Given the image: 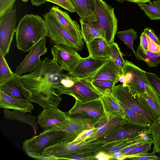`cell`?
I'll use <instances>...</instances> for the list:
<instances>
[{
    "instance_id": "6da1fadb",
    "label": "cell",
    "mask_w": 160,
    "mask_h": 160,
    "mask_svg": "<svg viewBox=\"0 0 160 160\" xmlns=\"http://www.w3.org/2000/svg\"><path fill=\"white\" fill-rule=\"evenodd\" d=\"M63 69L55 61L47 57L32 72L20 76L27 92V99L43 108L51 106L58 107L62 98L61 95L55 93L53 87L63 74Z\"/></svg>"
},
{
    "instance_id": "7a4b0ae2",
    "label": "cell",
    "mask_w": 160,
    "mask_h": 160,
    "mask_svg": "<svg viewBox=\"0 0 160 160\" xmlns=\"http://www.w3.org/2000/svg\"><path fill=\"white\" fill-rule=\"evenodd\" d=\"M48 34L44 18L38 14H26L20 20L17 27L16 46L18 49L27 52Z\"/></svg>"
},
{
    "instance_id": "3957f363",
    "label": "cell",
    "mask_w": 160,
    "mask_h": 160,
    "mask_svg": "<svg viewBox=\"0 0 160 160\" xmlns=\"http://www.w3.org/2000/svg\"><path fill=\"white\" fill-rule=\"evenodd\" d=\"M53 89L58 95L65 94L85 102L100 98L102 95L88 78H79L63 74L54 84Z\"/></svg>"
},
{
    "instance_id": "277c9868",
    "label": "cell",
    "mask_w": 160,
    "mask_h": 160,
    "mask_svg": "<svg viewBox=\"0 0 160 160\" xmlns=\"http://www.w3.org/2000/svg\"><path fill=\"white\" fill-rule=\"evenodd\" d=\"M112 95L118 101L147 118L151 125L159 119L145 98L137 92L131 90L127 85L122 84L115 86Z\"/></svg>"
},
{
    "instance_id": "5b68a950",
    "label": "cell",
    "mask_w": 160,
    "mask_h": 160,
    "mask_svg": "<svg viewBox=\"0 0 160 160\" xmlns=\"http://www.w3.org/2000/svg\"><path fill=\"white\" fill-rule=\"evenodd\" d=\"M106 142L97 139L68 142L63 138L45 149L42 154L55 157L80 153L99 152Z\"/></svg>"
},
{
    "instance_id": "8992f818",
    "label": "cell",
    "mask_w": 160,
    "mask_h": 160,
    "mask_svg": "<svg viewBox=\"0 0 160 160\" xmlns=\"http://www.w3.org/2000/svg\"><path fill=\"white\" fill-rule=\"evenodd\" d=\"M95 7L98 20L91 22L109 45L114 42L118 29L114 8L103 0H96Z\"/></svg>"
},
{
    "instance_id": "52a82bcc",
    "label": "cell",
    "mask_w": 160,
    "mask_h": 160,
    "mask_svg": "<svg viewBox=\"0 0 160 160\" xmlns=\"http://www.w3.org/2000/svg\"><path fill=\"white\" fill-rule=\"evenodd\" d=\"M145 72L132 62L125 60L122 68L123 84L139 94L146 93L150 96L160 98L147 78Z\"/></svg>"
},
{
    "instance_id": "ba28073f",
    "label": "cell",
    "mask_w": 160,
    "mask_h": 160,
    "mask_svg": "<svg viewBox=\"0 0 160 160\" xmlns=\"http://www.w3.org/2000/svg\"><path fill=\"white\" fill-rule=\"evenodd\" d=\"M67 114L69 117L79 119L93 127L106 117L100 98L85 102L76 100L74 106Z\"/></svg>"
},
{
    "instance_id": "9c48e42d",
    "label": "cell",
    "mask_w": 160,
    "mask_h": 160,
    "mask_svg": "<svg viewBox=\"0 0 160 160\" xmlns=\"http://www.w3.org/2000/svg\"><path fill=\"white\" fill-rule=\"evenodd\" d=\"M66 135L63 131H55L51 128L45 129L39 135L26 140L22 143L27 155L41 154L48 147L57 143Z\"/></svg>"
},
{
    "instance_id": "30bf717a",
    "label": "cell",
    "mask_w": 160,
    "mask_h": 160,
    "mask_svg": "<svg viewBox=\"0 0 160 160\" xmlns=\"http://www.w3.org/2000/svg\"><path fill=\"white\" fill-rule=\"evenodd\" d=\"M43 17L48 30V36L55 44H62L77 51H81L84 45L72 37L59 24L50 11L46 12Z\"/></svg>"
},
{
    "instance_id": "8fae6325",
    "label": "cell",
    "mask_w": 160,
    "mask_h": 160,
    "mask_svg": "<svg viewBox=\"0 0 160 160\" xmlns=\"http://www.w3.org/2000/svg\"><path fill=\"white\" fill-rule=\"evenodd\" d=\"M13 8L0 16V52L5 56L9 52L15 31L17 15Z\"/></svg>"
},
{
    "instance_id": "7c38bea8",
    "label": "cell",
    "mask_w": 160,
    "mask_h": 160,
    "mask_svg": "<svg viewBox=\"0 0 160 160\" xmlns=\"http://www.w3.org/2000/svg\"><path fill=\"white\" fill-rule=\"evenodd\" d=\"M53 59L58 63L62 69L71 72L82 58L78 51L62 44H55L52 48Z\"/></svg>"
},
{
    "instance_id": "4fadbf2b",
    "label": "cell",
    "mask_w": 160,
    "mask_h": 160,
    "mask_svg": "<svg viewBox=\"0 0 160 160\" xmlns=\"http://www.w3.org/2000/svg\"><path fill=\"white\" fill-rule=\"evenodd\" d=\"M47 38H45L36 44L26 56L16 69L15 73L19 76L29 71H33L41 64V56L45 54L48 51L46 47Z\"/></svg>"
},
{
    "instance_id": "5bb4252c",
    "label": "cell",
    "mask_w": 160,
    "mask_h": 160,
    "mask_svg": "<svg viewBox=\"0 0 160 160\" xmlns=\"http://www.w3.org/2000/svg\"><path fill=\"white\" fill-rule=\"evenodd\" d=\"M149 127L137 125L127 121L123 125L114 131L96 139L107 143L115 140L138 137L145 134H150Z\"/></svg>"
},
{
    "instance_id": "9a60e30c",
    "label": "cell",
    "mask_w": 160,
    "mask_h": 160,
    "mask_svg": "<svg viewBox=\"0 0 160 160\" xmlns=\"http://www.w3.org/2000/svg\"><path fill=\"white\" fill-rule=\"evenodd\" d=\"M108 58H95L88 56L82 58L70 73L68 74L79 78H89L94 74L107 62Z\"/></svg>"
},
{
    "instance_id": "2e32d148",
    "label": "cell",
    "mask_w": 160,
    "mask_h": 160,
    "mask_svg": "<svg viewBox=\"0 0 160 160\" xmlns=\"http://www.w3.org/2000/svg\"><path fill=\"white\" fill-rule=\"evenodd\" d=\"M93 127V125L79 119L69 117L52 128L55 131L65 133V139L68 142L74 140L83 131Z\"/></svg>"
},
{
    "instance_id": "e0dca14e",
    "label": "cell",
    "mask_w": 160,
    "mask_h": 160,
    "mask_svg": "<svg viewBox=\"0 0 160 160\" xmlns=\"http://www.w3.org/2000/svg\"><path fill=\"white\" fill-rule=\"evenodd\" d=\"M49 11L62 28L78 41L84 42L79 25L72 19L67 12L55 6H52Z\"/></svg>"
},
{
    "instance_id": "ac0fdd59",
    "label": "cell",
    "mask_w": 160,
    "mask_h": 160,
    "mask_svg": "<svg viewBox=\"0 0 160 160\" xmlns=\"http://www.w3.org/2000/svg\"><path fill=\"white\" fill-rule=\"evenodd\" d=\"M126 121L125 118H102L94 125L93 133L85 141L96 139L108 134L122 126Z\"/></svg>"
},
{
    "instance_id": "d6986e66",
    "label": "cell",
    "mask_w": 160,
    "mask_h": 160,
    "mask_svg": "<svg viewBox=\"0 0 160 160\" xmlns=\"http://www.w3.org/2000/svg\"><path fill=\"white\" fill-rule=\"evenodd\" d=\"M67 113L62 111L57 107L51 106L41 112L38 117V123L45 129L51 128L69 118Z\"/></svg>"
},
{
    "instance_id": "ffe728a7",
    "label": "cell",
    "mask_w": 160,
    "mask_h": 160,
    "mask_svg": "<svg viewBox=\"0 0 160 160\" xmlns=\"http://www.w3.org/2000/svg\"><path fill=\"white\" fill-rule=\"evenodd\" d=\"M26 98H19L9 96L0 91V108L31 112L34 107Z\"/></svg>"
},
{
    "instance_id": "44dd1931",
    "label": "cell",
    "mask_w": 160,
    "mask_h": 160,
    "mask_svg": "<svg viewBox=\"0 0 160 160\" xmlns=\"http://www.w3.org/2000/svg\"><path fill=\"white\" fill-rule=\"evenodd\" d=\"M122 75L114 61L108 58L105 63L94 74L88 78L91 82L96 79H102L111 80L117 83Z\"/></svg>"
},
{
    "instance_id": "7402d4cb",
    "label": "cell",
    "mask_w": 160,
    "mask_h": 160,
    "mask_svg": "<svg viewBox=\"0 0 160 160\" xmlns=\"http://www.w3.org/2000/svg\"><path fill=\"white\" fill-rule=\"evenodd\" d=\"M19 76L14 73L9 79L0 84V91L12 97L19 98H26L27 92L23 86Z\"/></svg>"
},
{
    "instance_id": "603a6c76",
    "label": "cell",
    "mask_w": 160,
    "mask_h": 160,
    "mask_svg": "<svg viewBox=\"0 0 160 160\" xmlns=\"http://www.w3.org/2000/svg\"><path fill=\"white\" fill-rule=\"evenodd\" d=\"M100 99L107 119L113 117L125 118L124 111L112 95H103Z\"/></svg>"
},
{
    "instance_id": "cb8c5ba5",
    "label": "cell",
    "mask_w": 160,
    "mask_h": 160,
    "mask_svg": "<svg viewBox=\"0 0 160 160\" xmlns=\"http://www.w3.org/2000/svg\"><path fill=\"white\" fill-rule=\"evenodd\" d=\"M150 135V134L147 133L138 137L107 142L103 146L102 151L111 156L114 153L120 152L124 148L137 140Z\"/></svg>"
},
{
    "instance_id": "d4e9b609",
    "label": "cell",
    "mask_w": 160,
    "mask_h": 160,
    "mask_svg": "<svg viewBox=\"0 0 160 160\" xmlns=\"http://www.w3.org/2000/svg\"><path fill=\"white\" fill-rule=\"evenodd\" d=\"M89 56L95 58L108 57L109 45L102 38H95L86 44Z\"/></svg>"
},
{
    "instance_id": "484cf974",
    "label": "cell",
    "mask_w": 160,
    "mask_h": 160,
    "mask_svg": "<svg viewBox=\"0 0 160 160\" xmlns=\"http://www.w3.org/2000/svg\"><path fill=\"white\" fill-rule=\"evenodd\" d=\"M4 116L7 119L12 120H16L30 125L33 129L35 135L36 134L38 129V123L36 120L37 118L28 114L26 112L17 110L11 111L8 109H4L3 111Z\"/></svg>"
},
{
    "instance_id": "4316f807",
    "label": "cell",
    "mask_w": 160,
    "mask_h": 160,
    "mask_svg": "<svg viewBox=\"0 0 160 160\" xmlns=\"http://www.w3.org/2000/svg\"><path fill=\"white\" fill-rule=\"evenodd\" d=\"M75 12L80 18L90 22H96L98 20L97 15L90 8L86 0H69Z\"/></svg>"
},
{
    "instance_id": "83f0119b",
    "label": "cell",
    "mask_w": 160,
    "mask_h": 160,
    "mask_svg": "<svg viewBox=\"0 0 160 160\" xmlns=\"http://www.w3.org/2000/svg\"><path fill=\"white\" fill-rule=\"evenodd\" d=\"M79 21L82 35L86 44L97 38H103L99 31L91 22L81 18H79Z\"/></svg>"
},
{
    "instance_id": "f1b7e54d",
    "label": "cell",
    "mask_w": 160,
    "mask_h": 160,
    "mask_svg": "<svg viewBox=\"0 0 160 160\" xmlns=\"http://www.w3.org/2000/svg\"><path fill=\"white\" fill-rule=\"evenodd\" d=\"M118 101L124 111L125 119L126 121L133 124L142 126H150L151 123L147 118L132 110L120 102Z\"/></svg>"
},
{
    "instance_id": "f546056e",
    "label": "cell",
    "mask_w": 160,
    "mask_h": 160,
    "mask_svg": "<svg viewBox=\"0 0 160 160\" xmlns=\"http://www.w3.org/2000/svg\"><path fill=\"white\" fill-rule=\"evenodd\" d=\"M149 4L146 3L138 4V6L151 20L160 19V0L153 1Z\"/></svg>"
},
{
    "instance_id": "4dcf8cb0",
    "label": "cell",
    "mask_w": 160,
    "mask_h": 160,
    "mask_svg": "<svg viewBox=\"0 0 160 160\" xmlns=\"http://www.w3.org/2000/svg\"><path fill=\"white\" fill-rule=\"evenodd\" d=\"M135 52L136 58L138 60L145 62L149 67H156L160 64V55L149 51H147L145 53L143 52L139 46Z\"/></svg>"
},
{
    "instance_id": "1f68e13d",
    "label": "cell",
    "mask_w": 160,
    "mask_h": 160,
    "mask_svg": "<svg viewBox=\"0 0 160 160\" xmlns=\"http://www.w3.org/2000/svg\"><path fill=\"white\" fill-rule=\"evenodd\" d=\"M108 58L112 60L119 68L122 75V68L125 63L123 53L118 44L113 42L109 44Z\"/></svg>"
},
{
    "instance_id": "d6a6232c",
    "label": "cell",
    "mask_w": 160,
    "mask_h": 160,
    "mask_svg": "<svg viewBox=\"0 0 160 160\" xmlns=\"http://www.w3.org/2000/svg\"><path fill=\"white\" fill-rule=\"evenodd\" d=\"M117 34L119 39L132 51L136 57V52L133 48V44L138 37L137 32L134 29L131 28L127 30L119 31Z\"/></svg>"
},
{
    "instance_id": "836d02e7",
    "label": "cell",
    "mask_w": 160,
    "mask_h": 160,
    "mask_svg": "<svg viewBox=\"0 0 160 160\" xmlns=\"http://www.w3.org/2000/svg\"><path fill=\"white\" fill-rule=\"evenodd\" d=\"M92 85L102 94L112 95L117 83L110 80L96 79L91 81Z\"/></svg>"
},
{
    "instance_id": "e575fe53",
    "label": "cell",
    "mask_w": 160,
    "mask_h": 160,
    "mask_svg": "<svg viewBox=\"0 0 160 160\" xmlns=\"http://www.w3.org/2000/svg\"><path fill=\"white\" fill-rule=\"evenodd\" d=\"M149 128L154 144L152 152L155 153L160 152V118L151 124Z\"/></svg>"
},
{
    "instance_id": "d590c367",
    "label": "cell",
    "mask_w": 160,
    "mask_h": 160,
    "mask_svg": "<svg viewBox=\"0 0 160 160\" xmlns=\"http://www.w3.org/2000/svg\"><path fill=\"white\" fill-rule=\"evenodd\" d=\"M14 74L8 66L5 56L0 52V84L6 82Z\"/></svg>"
},
{
    "instance_id": "8d00e7d4",
    "label": "cell",
    "mask_w": 160,
    "mask_h": 160,
    "mask_svg": "<svg viewBox=\"0 0 160 160\" xmlns=\"http://www.w3.org/2000/svg\"><path fill=\"white\" fill-rule=\"evenodd\" d=\"M98 153L96 152L80 153L56 157L59 160L62 159L76 160H96V156Z\"/></svg>"
},
{
    "instance_id": "74e56055",
    "label": "cell",
    "mask_w": 160,
    "mask_h": 160,
    "mask_svg": "<svg viewBox=\"0 0 160 160\" xmlns=\"http://www.w3.org/2000/svg\"><path fill=\"white\" fill-rule=\"evenodd\" d=\"M140 94L145 98L148 103L156 114L158 118H160V98L150 96L146 93Z\"/></svg>"
},
{
    "instance_id": "f35d334b",
    "label": "cell",
    "mask_w": 160,
    "mask_h": 160,
    "mask_svg": "<svg viewBox=\"0 0 160 160\" xmlns=\"http://www.w3.org/2000/svg\"><path fill=\"white\" fill-rule=\"evenodd\" d=\"M153 143V141L148 142L141 145L135 148L129 152L124 154L126 158L139 153L146 152L151 149V146Z\"/></svg>"
},
{
    "instance_id": "ab89813d",
    "label": "cell",
    "mask_w": 160,
    "mask_h": 160,
    "mask_svg": "<svg viewBox=\"0 0 160 160\" xmlns=\"http://www.w3.org/2000/svg\"><path fill=\"white\" fill-rule=\"evenodd\" d=\"M145 75L150 84L160 98V78L152 72H146Z\"/></svg>"
},
{
    "instance_id": "60d3db41",
    "label": "cell",
    "mask_w": 160,
    "mask_h": 160,
    "mask_svg": "<svg viewBox=\"0 0 160 160\" xmlns=\"http://www.w3.org/2000/svg\"><path fill=\"white\" fill-rule=\"evenodd\" d=\"M151 137V135H150L146 137L142 138L137 140L130 145L124 148L120 152L122 154H125L129 152L135 148L145 143L153 141L152 139V138Z\"/></svg>"
},
{
    "instance_id": "b9f144b4",
    "label": "cell",
    "mask_w": 160,
    "mask_h": 160,
    "mask_svg": "<svg viewBox=\"0 0 160 160\" xmlns=\"http://www.w3.org/2000/svg\"><path fill=\"white\" fill-rule=\"evenodd\" d=\"M46 2H49L58 5L71 12H74V8L68 0H45Z\"/></svg>"
},
{
    "instance_id": "7bdbcfd3",
    "label": "cell",
    "mask_w": 160,
    "mask_h": 160,
    "mask_svg": "<svg viewBox=\"0 0 160 160\" xmlns=\"http://www.w3.org/2000/svg\"><path fill=\"white\" fill-rule=\"evenodd\" d=\"M17 0H0V16L3 14L9 9L13 8Z\"/></svg>"
},
{
    "instance_id": "ee69618b",
    "label": "cell",
    "mask_w": 160,
    "mask_h": 160,
    "mask_svg": "<svg viewBox=\"0 0 160 160\" xmlns=\"http://www.w3.org/2000/svg\"><path fill=\"white\" fill-rule=\"evenodd\" d=\"M158 158V157L153 152L151 153L147 152H144L140 156L130 157L128 158L134 160H155Z\"/></svg>"
},
{
    "instance_id": "f6af8a7d",
    "label": "cell",
    "mask_w": 160,
    "mask_h": 160,
    "mask_svg": "<svg viewBox=\"0 0 160 160\" xmlns=\"http://www.w3.org/2000/svg\"><path fill=\"white\" fill-rule=\"evenodd\" d=\"M148 41V51L160 55V44L159 45L152 40L147 35Z\"/></svg>"
},
{
    "instance_id": "bcb514c9",
    "label": "cell",
    "mask_w": 160,
    "mask_h": 160,
    "mask_svg": "<svg viewBox=\"0 0 160 160\" xmlns=\"http://www.w3.org/2000/svg\"><path fill=\"white\" fill-rule=\"evenodd\" d=\"M94 131V127L86 129L82 131L73 141H83L88 138Z\"/></svg>"
},
{
    "instance_id": "7dc6e473",
    "label": "cell",
    "mask_w": 160,
    "mask_h": 160,
    "mask_svg": "<svg viewBox=\"0 0 160 160\" xmlns=\"http://www.w3.org/2000/svg\"><path fill=\"white\" fill-rule=\"evenodd\" d=\"M140 38V43L139 46L143 52L146 53L148 51V41L147 35L143 32H142Z\"/></svg>"
},
{
    "instance_id": "c3c4849f",
    "label": "cell",
    "mask_w": 160,
    "mask_h": 160,
    "mask_svg": "<svg viewBox=\"0 0 160 160\" xmlns=\"http://www.w3.org/2000/svg\"><path fill=\"white\" fill-rule=\"evenodd\" d=\"M143 32L152 40L158 44H160V40L152 29L148 27L144 29Z\"/></svg>"
},
{
    "instance_id": "681fc988",
    "label": "cell",
    "mask_w": 160,
    "mask_h": 160,
    "mask_svg": "<svg viewBox=\"0 0 160 160\" xmlns=\"http://www.w3.org/2000/svg\"><path fill=\"white\" fill-rule=\"evenodd\" d=\"M28 156L34 159L39 160H57L59 159L55 157L43 155L42 154H29Z\"/></svg>"
},
{
    "instance_id": "f907efd6",
    "label": "cell",
    "mask_w": 160,
    "mask_h": 160,
    "mask_svg": "<svg viewBox=\"0 0 160 160\" xmlns=\"http://www.w3.org/2000/svg\"><path fill=\"white\" fill-rule=\"evenodd\" d=\"M96 160H107L112 159V157L102 151L100 152L96 156Z\"/></svg>"
},
{
    "instance_id": "816d5d0a",
    "label": "cell",
    "mask_w": 160,
    "mask_h": 160,
    "mask_svg": "<svg viewBox=\"0 0 160 160\" xmlns=\"http://www.w3.org/2000/svg\"><path fill=\"white\" fill-rule=\"evenodd\" d=\"M111 156L112 159H116L118 160H123L126 159V156L121 152L114 153Z\"/></svg>"
},
{
    "instance_id": "f5cc1de1",
    "label": "cell",
    "mask_w": 160,
    "mask_h": 160,
    "mask_svg": "<svg viewBox=\"0 0 160 160\" xmlns=\"http://www.w3.org/2000/svg\"><path fill=\"white\" fill-rule=\"evenodd\" d=\"M90 8L96 14V0H86Z\"/></svg>"
},
{
    "instance_id": "db71d44e",
    "label": "cell",
    "mask_w": 160,
    "mask_h": 160,
    "mask_svg": "<svg viewBox=\"0 0 160 160\" xmlns=\"http://www.w3.org/2000/svg\"><path fill=\"white\" fill-rule=\"evenodd\" d=\"M31 4L34 6H37L41 5L45 2V0H31Z\"/></svg>"
},
{
    "instance_id": "11a10c76",
    "label": "cell",
    "mask_w": 160,
    "mask_h": 160,
    "mask_svg": "<svg viewBox=\"0 0 160 160\" xmlns=\"http://www.w3.org/2000/svg\"><path fill=\"white\" fill-rule=\"evenodd\" d=\"M151 0H125L126 1L133 2L136 4L144 3L146 2L149 3Z\"/></svg>"
},
{
    "instance_id": "9f6ffc18",
    "label": "cell",
    "mask_w": 160,
    "mask_h": 160,
    "mask_svg": "<svg viewBox=\"0 0 160 160\" xmlns=\"http://www.w3.org/2000/svg\"><path fill=\"white\" fill-rule=\"evenodd\" d=\"M115 0L119 2H121V3H122L124 1H125V0Z\"/></svg>"
},
{
    "instance_id": "6f0895ef",
    "label": "cell",
    "mask_w": 160,
    "mask_h": 160,
    "mask_svg": "<svg viewBox=\"0 0 160 160\" xmlns=\"http://www.w3.org/2000/svg\"><path fill=\"white\" fill-rule=\"evenodd\" d=\"M22 0L23 2H27L29 0Z\"/></svg>"
},
{
    "instance_id": "680465c9",
    "label": "cell",
    "mask_w": 160,
    "mask_h": 160,
    "mask_svg": "<svg viewBox=\"0 0 160 160\" xmlns=\"http://www.w3.org/2000/svg\"><path fill=\"white\" fill-rule=\"evenodd\" d=\"M159 39L160 40V33L159 35Z\"/></svg>"
},
{
    "instance_id": "91938a15",
    "label": "cell",
    "mask_w": 160,
    "mask_h": 160,
    "mask_svg": "<svg viewBox=\"0 0 160 160\" xmlns=\"http://www.w3.org/2000/svg\"><path fill=\"white\" fill-rule=\"evenodd\" d=\"M68 0L69 1V0Z\"/></svg>"
}]
</instances>
